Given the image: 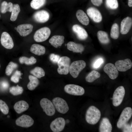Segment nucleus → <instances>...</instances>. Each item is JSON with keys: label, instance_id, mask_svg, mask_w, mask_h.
Returning <instances> with one entry per match:
<instances>
[{"label": "nucleus", "instance_id": "f257e3e1", "mask_svg": "<svg viewBox=\"0 0 132 132\" xmlns=\"http://www.w3.org/2000/svg\"><path fill=\"white\" fill-rule=\"evenodd\" d=\"M99 110L94 106H90L87 110L86 114V120L88 123L94 125L99 120L101 117Z\"/></svg>", "mask_w": 132, "mask_h": 132}, {"label": "nucleus", "instance_id": "f03ea898", "mask_svg": "<svg viewBox=\"0 0 132 132\" xmlns=\"http://www.w3.org/2000/svg\"><path fill=\"white\" fill-rule=\"evenodd\" d=\"M71 60L69 58L66 56L60 57L57 62L58 66L57 71L58 73L61 75H67L69 72Z\"/></svg>", "mask_w": 132, "mask_h": 132}, {"label": "nucleus", "instance_id": "7ed1b4c3", "mask_svg": "<svg viewBox=\"0 0 132 132\" xmlns=\"http://www.w3.org/2000/svg\"><path fill=\"white\" fill-rule=\"evenodd\" d=\"M86 64L83 60L75 61L70 65L69 72L72 76L74 78L77 77L79 73L86 67Z\"/></svg>", "mask_w": 132, "mask_h": 132}, {"label": "nucleus", "instance_id": "20e7f679", "mask_svg": "<svg viewBox=\"0 0 132 132\" xmlns=\"http://www.w3.org/2000/svg\"><path fill=\"white\" fill-rule=\"evenodd\" d=\"M51 30L47 27H44L37 30L33 36L34 40L37 42H42L47 40L51 34Z\"/></svg>", "mask_w": 132, "mask_h": 132}, {"label": "nucleus", "instance_id": "39448f33", "mask_svg": "<svg viewBox=\"0 0 132 132\" xmlns=\"http://www.w3.org/2000/svg\"><path fill=\"white\" fill-rule=\"evenodd\" d=\"M132 115V109L130 107L125 108L122 111L117 122V126L121 128L130 119Z\"/></svg>", "mask_w": 132, "mask_h": 132}, {"label": "nucleus", "instance_id": "423d86ee", "mask_svg": "<svg viewBox=\"0 0 132 132\" xmlns=\"http://www.w3.org/2000/svg\"><path fill=\"white\" fill-rule=\"evenodd\" d=\"M125 89L122 86H120L115 90L112 98V103L116 107L120 105L122 103L125 95Z\"/></svg>", "mask_w": 132, "mask_h": 132}, {"label": "nucleus", "instance_id": "0eeeda50", "mask_svg": "<svg viewBox=\"0 0 132 132\" xmlns=\"http://www.w3.org/2000/svg\"><path fill=\"white\" fill-rule=\"evenodd\" d=\"M52 103L57 110L61 113H66L69 110L66 102L61 98L56 97L54 98L52 100Z\"/></svg>", "mask_w": 132, "mask_h": 132}, {"label": "nucleus", "instance_id": "6e6552de", "mask_svg": "<svg viewBox=\"0 0 132 132\" xmlns=\"http://www.w3.org/2000/svg\"><path fill=\"white\" fill-rule=\"evenodd\" d=\"M40 105L43 111L46 114L49 116H52L55 112L54 106L52 102L46 98H43L40 102Z\"/></svg>", "mask_w": 132, "mask_h": 132}, {"label": "nucleus", "instance_id": "1a4fd4ad", "mask_svg": "<svg viewBox=\"0 0 132 132\" xmlns=\"http://www.w3.org/2000/svg\"><path fill=\"white\" fill-rule=\"evenodd\" d=\"M65 92L69 94L81 96L85 93V90L82 87L74 84H68L64 87Z\"/></svg>", "mask_w": 132, "mask_h": 132}, {"label": "nucleus", "instance_id": "9d476101", "mask_svg": "<svg viewBox=\"0 0 132 132\" xmlns=\"http://www.w3.org/2000/svg\"><path fill=\"white\" fill-rule=\"evenodd\" d=\"M34 121L30 116L26 115H23L18 118L15 121L17 125L22 127L28 128L32 126Z\"/></svg>", "mask_w": 132, "mask_h": 132}, {"label": "nucleus", "instance_id": "9b49d317", "mask_svg": "<svg viewBox=\"0 0 132 132\" xmlns=\"http://www.w3.org/2000/svg\"><path fill=\"white\" fill-rule=\"evenodd\" d=\"M64 119L62 117L57 118L51 123L50 127L51 130L54 132H59L64 129L65 125Z\"/></svg>", "mask_w": 132, "mask_h": 132}, {"label": "nucleus", "instance_id": "f8f14e48", "mask_svg": "<svg viewBox=\"0 0 132 132\" xmlns=\"http://www.w3.org/2000/svg\"><path fill=\"white\" fill-rule=\"evenodd\" d=\"M0 41L2 45L4 48L8 49H11L14 46L12 38L7 32H3L1 35Z\"/></svg>", "mask_w": 132, "mask_h": 132}, {"label": "nucleus", "instance_id": "ddd939ff", "mask_svg": "<svg viewBox=\"0 0 132 132\" xmlns=\"http://www.w3.org/2000/svg\"><path fill=\"white\" fill-rule=\"evenodd\" d=\"M115 66L118 71L125 72L132 67V63L130 59L126 58L117 61L115 63Z\"/></svg>", "mask_w": 132, "mask_h": 132}, {"label": "nucleus", "instance_id": "4468645a", "mask_svg": "<svg viewBox=\"0 0 132 132\" xmlns=\"http://www.w3.org/2000/svg\"><path fill=\"white\" fill-rule=\"evenodd\" d=\"M103 70L112 79H116L119 75L118 71L115 66L111 63H107L104 66Z\"/></svg>", "mask_w": 132, "mask_h": 132}, {"label": "nucleus", "instance_id": "2eb2a0df", "mask_svg": "<svg viewBox=\"0 0 132 132\" xmlns=\"http://www.w3.org/2000/svg\"><path fill=\"white\" fill-rule=\"evenodd\" d=\"M87 12L88 16L95 22L99 23L102 20L101 14L97 8L93 7H90L87 9Z\"/></svg>", "mask_w": 132, "mask_h": 132}, {"label": "nucleus", "instance_id": "dca6fc26", "mask_svg": "<svg viewBox=\"0 0 132 132\" xmlns=\"http://www.w3.org/2000/svg\"><path fill=\"white\" fill-rule=\"evenodd\" d=\"M50 15L46 11L42 10L35 12L33 15V18L36 22L40 23H44L49 19Z\"/></svg>", "mask_w": 132, "mask_h": 132}, {"label": "nucleus", "instance_id": "f3484780", "mask_svg": "<svg viewBox=\"0 0 132 132\" xmlns=\"http://www.w3.org/2000/svg\"><path fill=\"white\" fill-rule=\"evenodd\" d=\"M33 28V25L28 23L20 24L16 28V31L22 36H25L30 34Z\"/></svg>", "mask_w": 132, "mask_h": 132}, {"label": "nucleus", "instance_id": "a211bd4d", "mask_svg": "<svg viewBox=\"0 0 132 132\" xmlns=\"http://www.w3.org/2000/svg\"><path fill=\"white\" fill-rule=\"evenodd\" d=\"M132 25L131 17H127L121 21V24L120 33L122 34H127L129 31Z\"/></svg>", "mask_w": 132, "mask_h": 132}, {"label": "nucleus", "instance_id": "6ab92c4d", "mask_svg": "<svg viewBox=\"0 0 132 132\" xmlns=\"http://www.w3.org/2000/svg\"><path fill=\"white\" fill-rule=\"evenodd\" d=\"M72 30L80 40H84L88 38V35L87 32L81 26L77 24H75L72 27Z\"/></svg>", "mask_w": 132, "mask_h": 132}, {"label": "nucleus", "instance_id": "aec40b11", "mask_svg": "<svg viewBox=\"0 0 132 132\" xmlns=\"http://www.w3.org/2000/svg\"><path fill=\"white\" fill-rule=\"evenodd\" d=\"M112 126L109 120L107 118H103L101 121L99 127L100 132H111Z\"/></svg>", "mask_w": 132, "mask_h": 132}, {"label": "nucleus", "instance_id": "412c9836", "mask_svg": "<svg viewBox=\"0 0 132 132\" xmlns=\"http://www.w3.org/2000/svg\"><path fill=\"white\" fill-rule=\"evenodd\" d=\"M67 45V49L73 52L82 53L85 49L84 47L82 44L72 41L69 42Z\"/></svg>", "mask_w": 132, "mask_h": 132}, {"label": "nucleus", "instance_id": "4be33fe9", "mask_svg": "<svg viewBox=\"0 0 132 132\" xmlns=\"http://www.w3.org/2000/svg\"><path fill=\"white\" fill-rule=\"evenodd\" d=\"M29 107L28 103L26 101L21 100L16 102L14 104L13 108L16 112L20 114L27 110Z\"/></svg>", "mask_w": 132, "mask_h": 132}, {"label": "nucleus", "instance_id": "5701e85b", "mask_svg": "<svg viewBox=\"0 0 132 132\" xmlns=\"http://www.w3.org/2000/svg\"><path fill=\"white\" fill-rule=\"evenodd\" d=\"M64 37L60 35H55L52 36L49 40V42L53 46L57 48L61 46L64 42Z\"/></svg>", "mask_w": 132, "mask_h": 132}, {"label": "nucleus", "instance_id": "b1692460", "mask_svg": "<svg viewBox=\"0 0 132 132\" xmlns=\"http://www.w3.org/2000/svg\"><path fill=\"white\" fill-rule=\"evenodd\" d=\"M76 16L78 21L82 24L86 26L88 24L89 20L87 15L82 10H78L76 12Z\"/></svg>", "mask_w": 132, "mask_h": 132}, {"label": "nucleus", "instance_id": "393cba45", "mask_svg": "<svg viewBox=\"0 0 132 132\" xmlns=\"http://www.w3.org/2000/svg\"><path fill=\"white\" fill-rule=\"evenodd\" d=\"M30 51L34 54L40 56L45 54V49L44 47L41 45L37 44H34L31 46Z\"/></svg>", "mask_w": 132, "mask_h": 132}, {"label": "nucleus", "instance_id": "a878e982", "mask_svg": "<svg viewBox=\"0 0 132 132\" xmlns=\"http://www.w3.org/2000/svg\"><path fill=\"white\" fill-rule=\"evenodd\" d=\"M28 78L30 82L27 85V88L31 90H33L39 85V81L37 78L31 75H29Z\"/></svg>", "mask_w": 132, "mask_h": 132}, {"label": "nucleus", "instance_id": "bb28decb", "mask_svg": "<svg viewBox=\"0 0 132 132\" xmlns=\"http://www.w3.org/2000/svg\"><path fill=\"white\" fill-rule=\"evenodd\" d=\"M97 37L99 41L103 44H107L110 42V39L107 33L102 31H99L97 33Z\"/></svg>", "mask_w": 132, "mask_h": 132}, {"label": "nucleus", "instance_id": "cd10ccee", "mask_svg": "<svg viewBox=\"0 0 132 132\" xmlns=\"http://www.w3.org/2000/svg\"><path fill=\"white\" fill-rule=\"evenodd\" d=\"M20 11V7L18 4H13L10 18L11 21L13 22L16 20Z\"/></svg>", "mask_w": 132, "mask_h": 132}, {"label": "nucleus", "instance_id": "c85d7f7f", "mask_svg": "<svg viewBox=\"0 0 132 132\" xmlns=\"http://www.w3.org/2000/svg\"><path fill=\"white\" fill-rule=\"evenodd\" d=\"M13 6L12 3L11 2L8 3L4 1L2 2L1 4L0 10L2 13H5L7 11L11 12Z\"/></svg>", "mask_w": 132, "mask_h": 132}, {"label": "nucleus", "instance_id": "c756f323", "mask_svg": "<svg viewBox=\"0 0 132 132\" xmlns=\"http://www.w3.org/2000/svg\"><path fill=\"white\" fill-rule=\"evenodd\" d=\"M20 63L21 64H24L27 65L34 64L36 62V59L33 56L30 58L23 56L20 57L19 59Z\"/></svg>", "mask_w": 132, "mask_h": 132}, {"label": "nucleus", "instance_id": "7c9ffc66", "mask_svg": "<svg viewBox=\"0 0 132 132\" xmlns=\"http://www.w3.org/2000/svg\"><path fill=\"white\" fill-rule=\"evenodd\" d=\"M30 73L34 76L38 78L44 77L45 72L43 69L41 67L37 66L30 71Z\"/></svg>", "mask_w": 132, "mask_h": 132}, {"label": "nucleus", "instance_id": "2f4dec72", "mask_svg": "<svg viewBox=\"0 0 132 132\" xmlns=\"http://www.w3.org/2000/svg\"><path fill=\"white\" fill-rule=\"evenodd\" d=\"M100 73L95 70H93L90 72L86 77V81L89 82H92L100 77Z\"/></svg>", "mask_w": 132, "mask_h": 132}, {"label": "nucleus", "instance_id": "473e14b6", "mask_svg": "<svg viewBox=\"0 0 132 132\" xmlns=\"http://www.w3.org/2000/svg\"><path fill=\"white\" fill-rule=\"evenodd\" d=\"M120 34L119 27L118 24L115 23L112 25L111 27L110 35L113 39H116L119 37Z\"/></svg>", "mask_w": 132, "mask_h": 132}, {"label": "nucleus", "instance_id": "72a5a7b5", "mask_svg": "<svg viewBox=\"0 0 132 132\" xmlns=\"http://www.w3.org/2000/svg\"><path fill=\"white\" fill-rule=\"evenodd\" d=\"M46 0H32L30 3L31 7L33 9H39L45 4Z\"/></svg>", "mask_w": 132, "mask_h": 132}, {"label": "nucleus", "instance_id": "f704fd0d", "mask_svg": "<svg viewBox=\"0 0 132 132\" xmlns=\"http://www.w3.org/2000/svg\"><path fill=\"white\" fill-rule=\"evenodd\" d=\"M10 92L14 96L22 94L23 91V88L17 85L16 86H13L9 88Z\"/></svg>", "mask_w": 132, "mask_h": 132}, {"label": "nucleus", "instance_id": "c9c22d12", "mask_svg": "<svg viewBox=\"0 0 132 132\" xmlns=\"http://www.w3.org/2000/svg\"><path fill=\"white\" fill-rule=\"evenodd\" d=\"M18 67V65L12 62H10L7 66L5 69L6 75L9 76L11 74L13 71Z\"/></svg>", "mask_w": 132, "mask_h": 132}, {"label": "nucleus", "instance_id": "e433bc0d", "mask_svg": "<svg viewBox=\"0 0 132 132\" xmlns=\"http://www.w3.org/2000/svg\"><path fill=\"white\" fill-rule=\"evenodd\" d=\"M105 4L108 8L112 10L116 9L118 6L117 0H106Z\"/></svg>", "mask_w": 132, "mask_h": 132}, {"label": "nucleus", "instance_id": "4c0bfd02", "mask_svg": "<svg viewBox=\"0 0 132 132\" xmlns=\"http://www.w3.org/2000/svg\"><path fill=\"white\" fill-rule=\"evenodd\" d=\"M21 75L22 74L20 71L18 70L16 71L11 77V80L15 83H18L21 78Z\"/></svg>", "mask_w": 132, "mask_h": 132}, {"label": "nucleus", "instance_id": "58836bf2", "mask_svg": "<svg viewBox=\"0 0 132 132\" xmlns=\"http://www.w3.org/2000/svg\"><path fill=\"white\" fill-rule=\"evenodd\" d=\"M0 110L5 115L7 114L9 112V109L7 105L1 99H0Z\"/></svg>", "mask_w": 132, "mask_h": 132}, {"label": "nucleus", "instance_id": "ea45409f", "mask_svg": "<svg viewBox=\"0 0 132 132\" xmlns=\"http://www.w3.org/2000/svg\"><path fill=\"white\" fill-rule=\"evenodd\" d=\"M60 58V56L59 55L54 54H51L49 56L50 60L55 63H57Z\"/></svg>", "mask_w": 132, "mask_h": 132}, {"label": "nucleus", "instance_id": "a19ab883", "mask_svg": "<svg viewBox=\"0 0 132 132\" xmlns=\"http://www.w3.org/2000/svg\"><path fill=\"white\" fill-rule=\"evenodd\" d=\"M103 61L101 58H99L94 63L93 65L94 67L95 68H98L103 63Z\"/></svg>", "mask_w": 132, "mask_h": 132}, {"label": "nucleus", "instance_id": "79ce46f5", "mask_svg": "<svg viewBox=\"0 0 132 132\" xmlns=\"http://www.w3.org/2000/svg\"><path fill=\"white\" fill-rule=\"evenodd\" d=\"M91 0L92 3L94 5L99 6L102 4L103 0Z\"/></svg>", "mask_w": 132, "mask_h": 132}, {"label": "nucleus", "instance_id": "37998d69", "mask_svg": "<svg viewBox=\"0 0 132 132\" xmlns=\"http://www.w3.org/2000/svg\"><path fill=\"white\" fill-rule=\"evenodd\" d=\"M2 87L4 89H7L9 86L8 83L6 82H4L2 84Z\"/></svg>", "mask_w": 132, "mask_h": 132}, {"label": "nucleus", "instance_id": "c03bdc74", "mask_svg": "<svg viewBox=\"0 0 132 132\" xmlns=\"http://www.w3.org/2000/svg\"><path fill=\"white\" fill-rule=\"evenodd\" d=\"M128 5L130 7H132V0H128Z\"/></svg>", "mask_w": 132, "mask_h": 132}, {"label": "nucleus", "instance_id": "a18cd8bd", "mask_svg": "<svg viewBox=\"0 0 132 132\" xmlns=\"http://www.w3.org/2000/svg\"></svg>", "mask_w": 132, "mask_h": 132}, {"label": "nucleus", "instance_id": "49530a36", "mask_svg": "<svg viewBox=\"0 0 132 132\" xmlns=\"http://www.w3.org/2000/svg\"></svg>", "mask_w": 132, "mask_h": 132}]
</instances>
